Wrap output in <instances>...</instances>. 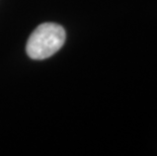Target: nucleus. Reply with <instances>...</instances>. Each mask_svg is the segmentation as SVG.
<instances>
[{"label": "nucleus", "instance_id": "1", "mask_svg": "<svg viewBox=\"0 0 157 156\" xmlns=\"http://www.w3.org/2000/svg\"><path fill=\"white\" fill-rule=\"evenodd\" d=\"M66 32L60 25L45 22L29 36L26 53L34 60H44L58 52L65 43Z\"/></svg>", "mask_w": 157, "mask_h": 156}]
</instances>
